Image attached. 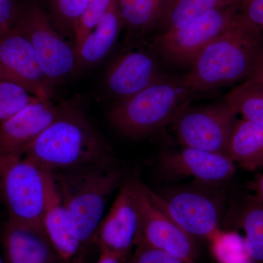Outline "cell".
I'll return each mask as SVG.
<instances>
[{
	"label": "cell",
	"mask_w": 263,
	"mask_h": 263,
	"mask_svg": "<svg viewBox=\"0 0 263 263\" xmlns=\"http://www.w3.org/2000/svg\"><path fill=\"white\" fill-rule=\"evenodd\" d=\"M24 157L48 172L113 161L112 151L79 105L63 102L57 119Z\"/></svg>",
	"instance_id": "1"
},
{
	"label": "cell",
	"mask_w": 263,
	"mask_h": 263,
	"mask_svg": "<svg viewBox=\"0 0 263 263\" xmlns=\"http://www.w3.org/2000/svg\"><path fill=\"white\" fill-rule=\"evenodd\" d=\"M262 51V31L240 14L197 56L184 84L196 96L246 81Z\"/></svg>",
	"instance_id": "2"
},
{
	"label": "cell",
	"mask_w": 263,
	"mask_h": 263,
	"mask_svg": "<svg viewBox=\"0 0 263 263\" xmlns=\"http://www.w3.org/2000/svg\"><path fill=\"white\" fill-rule=\"evenodd\" d=\"M72 234L81 247L94 239L108 200L123 181L113 161L51 172Z\"/></svg>",
	"instance_id": "3"
},
{
	"label": "cell",
	"mask_w": 263,
	"mask_h": 263,
	"mask_svg": "<svg viewBox=\"0 0 263 263\" xmlns=\"http://www.w3.org/2000/svg\"><path fill=\"white\" fill-rule=\"evenodd\" d=\"M194 95L182 76L164 75L130 98L115 102L109 112L112 125L124 136L140 138L172 124L190 105Z\"/></svg>",
	"instance_id": "4"
},
{
	"label": "cell",
	"mask_w": 263,
	"mask_h": 263,
	"mask_svg": "<svg viewBox=\"0 0 263 263\" xmlns=\"http://www.w3.org/2000/svg\"><path fill=\"white\" fill-rule=\"evenodd\" d=\"M13 26L30 43L41 70L53 88L79 73L75 46L64 39L37 3L20 5Z\"/></svg>",
	"instance_id": "5"
},
{
	"label": "cell",
	"mask_w": 263,
	"mask_h": 263,
	"mask_svg": "<svg viewBox=\"0 0 263 263\" xmlns=\"http://www.w3.org/2000/svg\"><path fill=\"white\" fill-rule=\"evenodd\" d=\"M0 190L8 221L44 231V171L24 157L0 159Z\"/></svg>",
	"instance_id": "6"
},
{
	"label": "cell",
	"mask_w": 263,
	"mask_h": 263,
	"mask_svg": "<svg viewBox=\"0 0 263 263\" xmlns=\"http://www.w3.org/2000/svg\"><path fill=\"white\" fill-rule=\"evenodd\" d=\"M240 15L238 3L212 10L181 28L156 34L152 45L164 62L179 67H191L202 50Z\"/></svg>",
	"instance_id": "7"
},
{
	"label": "cell",
	"mask_w": 263,
	"mask_h": 263,
	"mask_svg": "<svg viewBox=\"0 0 263 263\" xmlns=\"http://www.w3.org/2000/svg\"><path fill=\"white\" fill-rule=\"evenodd\" d=\"M237 114L226 100L202 106L189 105L172 123L182 147L227 155Z\"/></svg>",
	"instance_id": "8"
},
{
	"label": "cell",
	"mask_w": 263,
	"mask_h": 263,
	"mask_svg": "<svg viewBox=\"0 0 263 263\" xmlns=\"http://www.w3.org/2000/svg\"><path fill=\"white\" fill-rule=\"evenodd\" d=\"M135 187L140 215L135 247L143 246L159 249L184 263H197L195 238L186 234L156 205L150 189L144 183L135 179Z\"/></svg>",
	"instance_id": "9"
},
{
	"label": "cell",
	"mask_w": 263,
	"mask_h": 263,
	"mask_svg": "<svg viewBox=\"0 0 263 263\" xmlns=\"http://www.w3.org/2000/svg\"><path fill=\"white\" fill-rule=\"evenodd\" d=\"M151 195L164 214L195 239L209 240L220 230V203L205 190L179 189L164 195L151 190Z\"/></svg>",
	"instance_id": "10"
},
{
	"label": "cell",
	"mask_w": 263,
	"mask_h": 263,
	"mask_svg": "<svg viewBox=\"0 0 263 263\" xmlns=\"http://www.w3.org/2000/svg\"><path fill=\"white\" fill-rule=\"evenodd\" d=\"M152 43H132L124 48L107 69L105 89L115 102L125 100L146 89L165 74Z\"/></svg>",
	"instance_id": "11"
},
{
	"label": "cell",
	"mask_w": 263,
	"mask_h": 263,
	"mask_svg": "<svg viewBox=\"0 0 263 263\" xmlns=\"http://www.w3.org/2000/svg\"><path fill=\"white\" fill-rule=\"evenodd\" d=\"M0 81L18 85L37 98L52 100L54 95L30 43L14 26L0 34Z\"/></svg>",
	"instance_id": "12"
},
{
	"label": "cell",
	"mask_w": 263,
	"mask_h": 263,
	"mask_svg": "<svg viewBox=\"0 0 263 263\" xmlns=\"http://www.w3.org/2000/svg\"><path fill=\"white\" fill-rule=\"evenodd\" d=\"M140 226L139 209L135 179L123 181L108 212L104 216L94 237L100 251L126 260L136 246Z\"/></svg>",
	"instance_id": "13"
},
{
	"label": "cell",
	"mask_w": 263,
	"mask_h": 263,
	"mask_svg": "<svg viewBox=\"0 0 263 263\" xmlns=\"http://www.w3.org/2000/svg\"><path fill=\"white\" fill-rule=\"evenodd\" d=\"M62 103L40 99L0 124V159L24 157L26 151L58 117Z\"/></svg>",
	"instance_id": "14"
},
{
	"label": "cell",
	"mask_w": 263,
	"mask_h": 263,
	"mask_svg": "<svg viewBox=\"0 0 263 263\" xmlns=\"http://www.w3.org/2000/svg\"><path fill=\"white\" fill-rule=\"evenodd\" d=\"M160 167L169 177L193 178L209 185L229 181L235 173V164L228 156L186 147L164 154Z\"/></svg>",
	"instance_id": "15"
},
{
	"label": "cell",
	"mask_w": 263,
	"mask_h": 263,
	"mask_svg": "<svg viewBox=\"0 0 263 263\" xmlns=\"http://www.w3.org/2000/svg\"><path fill=\"white\" fill-rule=\"evenodd\" d=\"M0 239L5 263H56L58 255L44 231L7 221Z\"/></svg>",
	"instance_id": "16"
},
{
	"label": "cell",
	"mask_w": 263,
	"mask_h": 263,
	"mask_svg": "<svg viewBox=\"0 0 263 263\" xmlns=\"http://www.w3.org/2000/svg\"><path fill=\"white\" fill-rule=\"evenodd\" d=\"M42 223L45 233L59 258L68 262L82 247L71 230L67 213L51 172L45 171V204Z\"/></svg>",
	"instance_id": "17"
},
{
	"label": "cell",
	"mask_w": 263,
	"mask_h": 263,
	"mask_svg": "<svg viewBox=\"0 0 263 263\" xmlns=\"http://www.w3.org/2000/svg\"><path fill=\"white\" fill-rule=\"evenodd\" d=\"M122 29L119 0H112L106 13L76 51L79 73L94 68L106 58Z\"/></svg>",
	"instance_id": "18"
},
{
	"label": "cell",
	"mask_w": 263,
	"mask_h": 263,
	"mask_svg": "<svg viewBox=\"0 0 263 263\" xmlns=\"http://www.w3.org/2000/svg\"><path fill=\"white\" fill-rule=\"evenodd\" d=\"M227 156L247 171L263 168V125L243 118L237 119L230 134Z\"/></svg>",
	"instance_id": "19"
},
{
	"label": "cell",
	"mask_w": 263,
	"mask_h": 263,
	"mask_svg": "<svg viewBox=\"0 0 263 263\" xmlns=\"http://www.w3.org/2000/svg\"><path fill=\"white\" fill-rule=\"evenodd\" d=\"M171 0H119L123 28L132 37L157 30Z\"/></svg>",
	"instance_id": "20"
},
{
	"label": "cell",
	"mask_w": 263,
	"mask_h": 263,
	"mask_svg": "<svg viewBox=\"0 0 263 263\" xmlns=\"http://www.w3.org/2000/svg\"><path fill=\"white\" fill-rule=\"evenodd\" d=\"M236 3L238 0H171L157 34L181 28L209 12Z\"/></svg>",
	"instance_id": "21"
},
{
	"label": "cell",
	"mask_w": 263,
	"mask_h": 263,
	"mask_svg": "<svg viewBox=\"0 0 263 263\" xmlns=\"http://www.w3.org/2000/svg\"><path fill=\"white\" fill-rule=\"evenodd\" d=\"M224 100L237 115L263 125V84L245 81L230 90Z\"/></svg>",
	"instance_id": "22"
},
{
	"label": "cell",
	"mask_w": 263,
	"mask_h": 263,
	"mask_svg": "<svg viewBox=\"0 0 263 263\" xmlns=\"http://www.w3.org/2000/svg\"><path fill=\"white\" fill-rule=\"evenodd\" d=\"M240 224L245 231L243 241L249 258L263 263V203L252 197L243 208Z\"/></svg>",
	"instance_id": "23"
},
{
	"label": "cell",
	"mask_w": 263,
	"mask_h": 263,
	"mask_svg": "<svg viewBox=\"0 0 263 263\" xmlns=\"http://www.w3.org/2000/svg\"><path fill=\"white\" fill-rule=\"evenodd\" d=\"M48 3L52 24L60 34L72 39L74 44L76 27L86 11L88 0H48Z\"/></svg>",
	"instance_id": "24"
},
{
	"label": "cell",
	"mask_w": 263,
	"mask_h": 263,
	"mask_svg": "<svg viewBox=\"0 0 263 263\" xmlns=\"http://www.w3.org/2000/svg\"><path fill=\"white\" fill-rule=\"evenodd\" d=\"M209 241L218 262L249 263L251 259L246 250L243 238L238 235L220 230Z\"/></svg>",
	"instance_id": "25"
},
{
	"label": "cell",
	"mask_w": 263,
	"mask_h": 263,
	"mask_svg": "<svg viewBox=\"0 0 263 263\" xmlns=\"http://www.w3.org/2000/svg\"><path fill=\"white\" fill-rule=\"evenodd\" d=\"M38 100L22 86L0 81V124Z\"/></svg>",
	"instance_id": "26"
},
{
	"label": "cell",
	"mask_w": 263,
	"mask_h": 263,
	"mask_svg": "<svg viewBox=\"0 0 263 263\" xmlns=\"http://www.w3.org/2000/svg\"><path fill=\"white\" fill-rule=\"evenodd\" d=\"M112 0H88L87 8L76 27L74 46L76 51L84 38L95 28L99 21L106 13Z\"/></svg>",
	"instance_id": "27"
},
{
	"label": "cell",
	"mask_w": 263,
	"mask_h": 263,
	"mask_svg": "<svg viewBox=\"0 0 263 263\" xmlns=\"http://www.w3.org/2000/svg\"><path fill=\"white\" fill-rule=\"evenodd\" d=\"M129 263H184L181 259L154 248L137 246Z\"/></svg>",
	"instance_id": "28"
},
{
	"label": "cell",
	"mask_w": 263,
	"mask_h": 263,
	"mask_svg": "<svg viewBox=\"0 0 263 263\" xmlns=\"http://www.w3.org/2000/svg\"><path fill=\"white\" fill-rule=\"evenodd\" d=\"M240 14L263 32V0H238Z\"/></svg>",
	"instance_id": "29"
},
{
	"label": "cell",
	"mask_w": 263,
	"mask_h": 263,
	"mask_svg": "<svg viewBox=\"0 0 263 263\" xmlns=\"http://www.w3.org/2000/svg\"><path fill=\"white\" fill-rule=\"evenodd\" d=\"M20 5L16 0H0V34L13 27Z\"/></svg>",
	"instance_id": "30"
},
{
	"label": "cell",
	"mask_w": 263,
	"mask_h": 263,
	"mask_svg": "<svg viewBox=\"0 0 263 263\" xmlns=\"http://www.w3.org/2000/svg\"><path fill=\"white\" fill-rule=\"evenodd\" d=\"M246 81H252L263 84V51L253 71Z\"/></svg>",
	"instance_id": "31"
},
{
	"label": "cell",
	"mask_w": 263,
	"mask_h": 263,
	"mask_svg": "<svg viewBox=\"0 0 263 263\" xmlns=\"http://www.w3.org/2000/svg\"><path fill=\"white\" fill-rule=\"evenodd\" d=\"M97 263H125V260L110 252L100 251V257Z\"/></svg>",
	"instance_id": "32"
},
{
	"label": "cell",
	"mask_w": 263,
	"mask_h": 263,
	"mask_svg": "<svg viewBox=\"0 0 263 263\" xmlns=\"http://www.w3.org/2000/svg\"><path fill=\"white\" fill-rule=\"evenodd\" d=\"M254 190H255V195L253 197L263 203V173L257 180L254 186Z\"/></svg>",
	"instance_id": "33"
},
{
	"label": "cell",
	"mask_w": 263,
	"mask_h": 263,
	"mask_svg": "<svg viewBox=\"0 0 263 263\" xmlns=\"http://www.w3.org/2000/svg\"><path fill=\"white\" fill-rule=\"evenodd\" d=\"M0 263H5L4 259H3V254H0Z\"/></svg>",
	"instance_id": "34"
},
{
	"label": "cell",
	"mask_w": 263,
	"mask_h": 263,
	"mask_svg": "<svg viewBox=\"0 0 263 263\" xmlns=\"http://www.w3.org/2000/svg\"><path fill=\"white\" fill-rule=\"evenodd\" d=\"M76 263H82V260H81V257L79 258V260L77 261Z\"/></svg>",
	"instance_id": "35"
}]
</instances>
